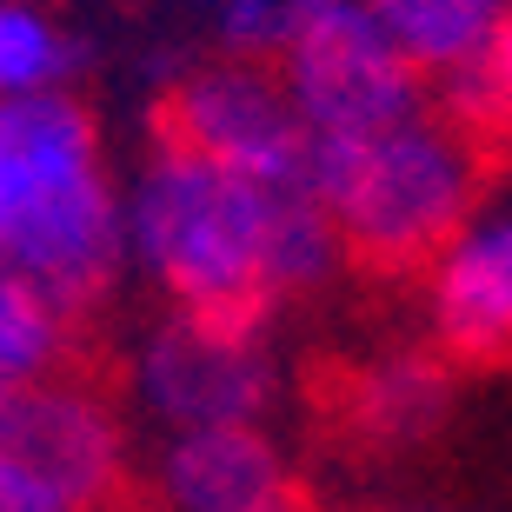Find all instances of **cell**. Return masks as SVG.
I'll return each instance as SVG.
<instances>
[{
    "instance_id": "obj_1",
    "label": "cell",
    "mask_w": 512,
    "mask_h": 512,
    "mask_svg": "<svg viewBox=\"0 0 512 512\" xmlns=\"http://www.w3.org/2000/svg\"><path fill=\"white\" fill-rule=\"evenodd\" d=\"M120 240L127 266H140L180 313L260 320L273 300L313 293L340 266V240L306 180H247L173 140H153L120 187Z\"/></svg>"
},
{
    "instance_id": "obj_2",
    "label": "cell",
    "mask_w": 512,
    "mask_h": 512,
    "mask_svg": "<svg viewBox=\"0 0 512 512\" xmlns=\"http://www.w3.org/2000/svg\"><path fill=\"white\" fill-rule=\"evenodd\" d=\"M0 266L60 313H87L127 266L120 187L74 87L0 100Z\"/></svg>"
},
{
    "instance_id": "obj_3",
    "label": "cell",
    "mask_w": 512,
    "mask_h": 512,
    "mask_svg": "<svg viewBox=\"0 0 512 512\" xmlns=\"http://www.w3.org/2000/svg\"><path fill=\"white\" fill-rule=\"evenodd\" d=\"M306 193L320 200L340 253L386 273L426 266L459 220L486 193V160L466 120L439 114L433 100L419 114L373 127L360 140L306 147Z\"/></svg>"
},
{
    "instance_id": "obj_4",
    "label": "cell",
    "mask_w": 512,
    "mask_h": 512,
    "mask_svg": "<svg viewBox=\"0 0 512 512\" xmlns=\"http://www.w3.org/2000/svg\"><path fill=\"white\" fill-rule=\"evenodd\" d=\"M280 366L247 313H180L153 320L127 360V393L160 433L193 426H260Z\"/></svg>"
},
{
    "instance_id": "obj_5",
    "label": "cell",
    "mask_w": 512,
    "mask_h": 512,
    "mask_svg": "<svg viewBox=\"0 0 512 512\" xmlns=\"http://www.w3.org/2000/svg\"><path fill=\"white\" fill-rule=\"evenodd\" d=\"M127 473V426L94 386L47 380L0 399V486L47 512H100Z\"/></svg>"
},
{
    "instance_id": "obj_6",
    "label": "cell",
    "mask_w": 512,
    "mask_h": 512,
    "mask_svg": "<svg viewBox=\"0 0 512 512\" xmlns=\"http://www.w3.org/2000/svg\"><path fill=\"white\" fill-rule=\"evenodd\" d=\"M286 100H293V120H300L306 147H326V140H360L373 127H393V120L419 114L426 107V80L406 67L380 40V27L340 0L333 14H320L280 60H273Z\"/></svg>"
},
{
    "instance_id": "obj_7",
    "label": "cell",
    "mask_w": 512,
    "mask_h": 512,
    "mask_svg": "<svg viewBox=\"0 0 512 512\" xmlns=\"http://www.w3.org/2000/svg\"><path fill=\"white\" fill-rule=\"evenodd\" d=\"M160 140L273 187H293L306 173V133L293 120L280 74L240 54L200 60L193 74L173 80V94L160 100Z\"/></svg>"
},
{
    "instance_id": "obj_8",
    "label": "cell",
    "mask_w": 512,
    "mask_h": 512,
    "mask_svg": "<svg viewBox=\"0 0 512 512\" xmlns=\"http://www.w3.org/2000/svg\"><path fill=\"white\" fill-rule=\"evenodd\" d=\"M426 320L446 360H512V200H479L426 260Z\"/></svg>"
},
{
    "instance_id": "obj_9",
    "label": "cell",
    "mask_w": 512,
    "mask_h": 512,
    "mask_svg": "<svg viewBox=\"0 0 512 512\" xmlns=\"http://www.w3.org/2000/svg\"><path fill=\"white\" fill-rule=\"evenodd\" d=\"M293 479H286L280 446L266 426H193L167 433L153 459V512H286Z\"/></svg>"
},
{
    "instance_id": "obj_10",
    "label": "cell",
    "mask_w": 512,
    "mask_h": 512,
    "mask_svg": "<svg viewBox=\"0 0 512 512\" xmlns=\"http://www.w3.org/2000/svg\"><path fill=\"white\" fill-rule=\"evenodd\" d=\"M380 40L393 47L419 80H439L446 94L486 67L512 0H353Z\"/></svg>"
},
{
    "instance_id": "obj_11",
    "label": "cell",
    "mask_w": 512,
    "mask_h": 512,
    "mask_svg": "<svg viewBox=\"0 0 512 512\" xmlns=\"http://www.w3.org/2000/svg\"><path fill=\"white\" fill-rule=\"evenodd\" d=\"M453 380L426 353H386L346 380V426L373 446H413L446 419Z\"/></svg>"
},
{
    "instance_id": "obj_12",
    "label": "cell",
    "mask_w": 512,
    "mask_h": 512,
    "mask_svg": "<svg viewBox=\"0 0 512 512\" xmlns=\"http://www.w3.org/2000/svg\"><path fill=\"white\" fill-rule=\"evenodd\" d=\"M80 67V40L40 0H0V100L60 94Z\"/></svg>"
},
{
    "instance_id": "obj_13",
    "label": "cell",
    "mask_w": 512,
    "mask_h": 512,
    "mask_svg": "<svg viewBox=\"0 0 512 512\" xmlns=\"http://www.w3.org/2000/svg\"><path fill=\"white\" fill-rule=\"evenodd\" d=\"M67 360V313L34 280L0 266V386H34Z\"/></svg>"
},
{
    "instance_id": "obj_14",
    "label": "cell",
    "mask_w": 512,
    "mask_h": 512,
    "mask_svg": "<svg viewBox=\"0 0 512 512\" xmlns=\"http://www.w3.org/2000/svg\"><path fill=\"white\" fill-rule=\"evenodd\" d=\"M333 7H340V0H233V7H220L213 20H220L227 54L273 67V60H280L320 14H333Z\"/></svg>"
},
{
    "instance_id": "obj_15",
    "label": "cell",
    "mask_w": 512,
    "mask_h": 512,
    "mask_svg": "<svg viewBox=\"0 0 512 512\" xmlns=\"http://www.w3.org/2000/svg\"><path fill=\"white\" fill-rule=\"evenodd\" d=\"M453 120H466V127H493L512 147V14H506V27H499L486 67H479L466 87H453Z\"/></svg>"
},
{
    "instance_id": "obj_16",
    "label": "cell",
    "mask_w": 512,
    "mask_h": 512,
    "mask_svg": "<svg viewBox=\"0 0 512 512\" xmlns=\"http://www.w3.org/2000/svg\"><path fill=\"white\" fill-rule=\"evenodd\" d=\"M0 512H47V506H34V499H20V493H7V486H0Z\"/></svg>"
},
{
    "instance_id": "obj_17",
    "label": "cell",
    "mask_w": 512,
    "mask_h": 512,
    "mask_svg": "<svg viewBox=\"0 0 512 512\" xmlns=\"http://www.w3.org/2000/svg\"><path fill=\"white\" fill-rule=\"evenodd\" d=\"M187 7H207V14H220V7H233V0H187Z\"/></svg>"
},
{
    "instance_id": "obj_18",
    "label": "cell",
    "mask_w": 512,
    "mask_h": 512,
    "mask_svg": "<svg viewBox=\"0 0 512 512\" xmlns=\"http://www.w3.org/2000/svg\"><path fill=\"white\" fill-rule=\"evenodd\" d=\"M286 512H326V506H300V499H293V506H286Z\"/></svg>"
},
{
    "instance_id": "obj_19",
    "label": "cell",
    "mask_w": 512,
    "mask_h": 512,
    "mask_svg": "<svg viewBox=\"0 0 512 512\" xmlns=\"http://www.w3.org/2000/svg\"><path fill=\"white\" fill-rule=\"evenodd\" d=\"M0 399H7V386H0Z\"/></svg>"
}]
</instances>
